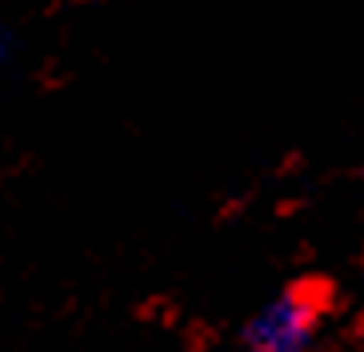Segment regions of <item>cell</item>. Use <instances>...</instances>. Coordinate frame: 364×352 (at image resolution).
Instances as JSON below:
<instances>
[{"mask_svg":"<svg viewBox=\"0 0 364 352\" xmlns=\"http://www.w3.org/2000/svg\"><path fill=\"white\" fill-rule=\"evenodd\" d=\"M328 309V280L300 277L248 320L245 332H240V344H245V352H312V341H316Z\"/></svg>","mask_w":364,"mask_h":352,"instance_id":"1","label":"cell"},{"mask_svg":"<svg viewBox=\"0 0 364 352\" xmlns=\"http://www.w3.org/2000/svg\"><path fill=\"white\" fill-rule=\"evenodd\" d=\"M360 268H364V260H360Z\"/></svg>","mask_w":364,"mask_h":352,"instance_id":"4","label":"cell"},{"mask_svg":"<svg viewBox=\"0 0 364 352\" xmlns=\"http://www.w3.org/2000/svg\"><path fill=\"white\" fill-rule=\"evenodd\" d=\"M85 4H97V0H85Z\"/></svg>","mask_w":364,"mask_h":352,"instance_id":"3","label":"cell"},{"mask_svg":"<svg viewBox=\"0 0 364 352\" xmlns=\"http://www.w3.org/2000/svg\"><path fill=\"white\" fill-rule=\"evenodd\" d=\"M9 56H12V36L4 28H0V73H4V64H9Z\"/></svg>","mask_w":364,"mask_h":352,"instance_id":"2","label":"cell"}]
</instances>
